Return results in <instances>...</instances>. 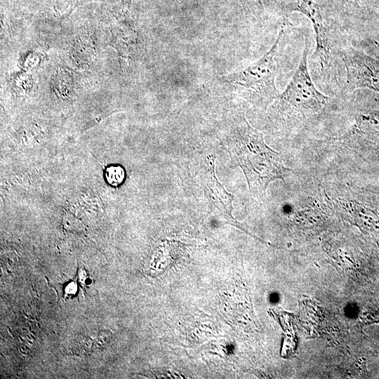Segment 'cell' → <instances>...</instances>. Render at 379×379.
I'll use <instances>...</instances> for the list:
<instances>
[{"label":"cell","instance_id":"8992f818","mask_svg":"<svg viewBox=\"0 0 379 379\" xmlns=\"http://www.w3.org/2000/svg\"><path fill=\"white\" fill-rule=\"evenodd\" d=\"M117 20L118 26L112 30L114 47L121 58L133 61L139 56L142 42L138 26L130 15V0H124L121 13Z\"/></svg>","mask_w":379,"mask_h":379},{"label":"cell","instance_id":"7a4b0ae2","mask_svg":"<svg viewBox=\"0 0 379 379\" xmlns=\"http://www.w3.org/2000/svg\"><path fill=\"white\" fill-rule=\"evenodd\" d=\"M228 149L245 174L251 194L258 199L265 197L270 182L284 180L291 172L284 166L279 154L265 144L263 134L248 124L243 112L232 125Z\"/></svg>","mask_w":379,"mask_h":379},{"label":"cell","instance_id":"5b68a950","mask_svg":"<svg viewBox=\"0 0 379 379\" xmlns=\"http://www.w3.org/2000/svg\"><path fill=\"white\" fill-rule=\"evenodd\" d=\"M338 53L345 72V86L342 94L359 88L379 93V60L348 43L341 45Z\"/></svg>","mask_w":379,"mask_h":379},{"label":"cell","instance_id":"6da1fadb","mask_svg":"<svg viewBox=\"0 0 379 379\" xmlns=\"http://www.w3.org/2000/svg\"><path fill=\"white\" fill-rule=\"evenodd\" d=\"M305 30L295 27L288 18H284L277 38L270 48L251 64L220 77L225 87L244 99L259 105L274 101L279 95L276 78L281 65L289 55L286 53L291 45L304 37Z\"/></svg>","mask_w":379,"mask_h":379},{"label":"cell","instance_id":"3957f363","mask_svg":"<svg viewBox=\"0 0 379 379\" xmlns=\"http://www.w3.org/2000/svg\"><path fill=\"white\" fill-rule=\"evenodd\" d=\"M282 10L284 17L297 12L310 20L315 41L308 60L312 78L319 89L331 95L339 93L345 81V68L338 53L342 41L328 27L319 4L314 0H284Z\"/></svg>","mask_w":379,"mask_h":379},{"label":"cell","instance_id":"ba28073f","mask_svg":"<svg viewBox=\"0 0 379 379\" xmlns=\"http://www.w3.org/2000/svg\"><path fill=\"white\" fill-rule=\"evenodd\" d=\"M347 43L365 54L379 60V17L350 36Z\"/></svg>","mask_w":379,"mask_h":379},{"label":"cell","instance_id":"52a82bcc","mask_svg":"<svg viewBox=\"0 0 379 379\" xmlns=\"http://www.w3.org/2000/svg\"><path fill=\"white\" fill-rule=\"evenodd\" d=\"M201 179L205 194L211 204L228 222L239 227V224L232 215L234 196L227 192L217 179L213 159L208 161L203 171Z\"/></svg>","mask_w":379,"mask_h":379},{"label":"cell","instance_id":"277c9868","mask_svg":"<svg viewBox=\"0 0 379 379\" xmlns=\"http://www.w3.org/2000/svg\"><path fill=\"white\" fill-rule=\"evenodd\" d=\"M310 47V33L306 31L300 61L289 83L272 105L276 117L290 127L321 115L337 97L324 94L315 85L309 69Z\"/></svg>","mask_w":379,"mask_h":379},{"label":"cell","instance_id":"9c48e42d","mask_svg":"<svg viewBox=\"0 0 379 379\" xmlns=\"http://www.w3.org/2000/svg\"><path fill=\"white\" fill-rule=\"evenodd\" d=\"M105 175L107 182L110 185L117 186L123 182L125 178V172L124 168L120 166H112L106 170Z\"/></svg>","mask_w":379,"mask_h":379},{"label":"cell","instance_id":"30bf717a","mask_svg":"<svg viewBox=\"0 0 379 379\" xmlns=\"http://www.w3.org/2000/svg\"><path fill=\"white\" fill-rule=\"evenodd\" d=\"M251 1V4L254 7V8L263 11H264V6L262 2V0H248Z\"/></svg>","mask_w":379,"mask_h":379}]
</instances>
